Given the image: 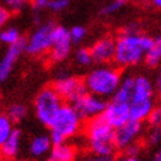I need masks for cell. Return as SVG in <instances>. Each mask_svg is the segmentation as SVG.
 <instances>
[{
	"mask_svg": "<svg viewBox=\"0 0 161 161\" xmlns=\"http://www.w3.org/2000/svg\"><path fill=\"white\" fill-rule=\"evenodd\" d=\"M155 38L142 33H122L115 39L114 62L119 67H134L146 59V55L153 46Z\"/></svg>",
	"mask_w": 161,
	"mask_h": 161,
	"instance_id": "obj_1",
	"label": "cell"
},
{
	"mask_svg": "<svg viewBox=\"0 0 161 161\" xmlns=\"http://www.w3.org/2000/svg\"><path fill=\"white\" fill-rule=\"evenodd\" d=\"M114 136L115 128L106 122L102 114L89 119L85 125V138L88 142V148L92 153L113 156L117 149Z\"/></svg>",
	"mask_w": 161,
	"mask_h": 161,
	"instance_id": "obj_2",
	"label": "cell"
},
{
	"mask_svg": "<svg viewBox=\"0 0 161 161\" xmlns=\"http://www.w3.org/2000/svg\"><path fill=\"white\" fill-rule=\"evenodd\" d=\"M119 69L108 64H100L86 74L84 83L89 93L101 98L113 97L122 83Z\"/></svg>",
	"mask_w": 161,
	"mask_h": 161,
	"instance_id": "obj_3",
	"label": "cell"
},
{
	"mask_svg": "<svg viewBox=\"0 0 161 161\" xmlns=\"http://www.w3.org/2000/svg\"><path fill=\"white\" fill-rule=\"evenodd\" d=\"M81 120L83 118L71 103L63 105L50 127V136L54 146L67 143L68 139L77 135L81 128Z\"/></svg>",
	"mask_w": 161,
	"mask_h": 161,
	"instance_id": "obj_4",
	"label": "cell"
},
{
	"mask_svg": "<svg viewBox=\"0 0 161 161\" xmlns=\"http://www.w3.org/2000/svg\"><path fill=\"white\" fill-rule=\"evenodd\" d=\"M63 105V98L55 88L46 86L37 93L34 98V114L43 126L50 128Z\"/></svg>",
	"mask_w": 161,
	"mask_h": 161,
	"instance_id": "obj_5",
	"label": "cell"
},
{
	"mask_svg": "<svg viewBox=\"0 0 161 161\" xmlns=\"http://www.w3.org/2000/svg\"><path fill=\"white\" fill-rule=\"evenodd\" d=\"M55 24L53 21H46L38 25L29 38H26V49L25 53L30 56H39L51 50L53 46V36Z\"/></svg>",
	"mask_w": 161,
	"mask_h": 161,
	"instance_id": "obj_6",
	"label": "cell"
},
{
	"mask_svg": "<svg viewBox=\"0 0 161 161\" xmlns=\"http://www.w3.org/2000/svg\"><path fill=\"white\" fill-rule=\"evenodd\" d=\"M53 86L60 94V97L66 100L68 103H74L76 100L88 93V89L83 80L69 75L66 71H62L56 76Z\"/></svg>",
	"mask_w": 161,
	"mask_h": 161,
	"instance_id": "obj_7",
	"label": "cell"
},
{
	"mask_svg": "<svg viewBox=\"0 0 161 161\" xmlns=\"http://www.w3.org/2000/svg\"><path fill=\"white\" fill-rule=\"evenodd\" d=\"M72 42L69 30L62 25H56L53 36V46L49 53V58L53 63H62L68 58L72 50Z\"/></svg>",
	"mask_w": 161,
	"mask_h": 161,
	"instance_id": "obj_8",
	"label": "cell"
},
{
	"mask_svg": "<svg viewBox=\"0 0 161 161\" xmlns=\"http://www.w3.org/2000/svg\"><path fill=\"white\" fill-rule=\"evenodd\" d=\"M71 105L76 109L79 115L83 119L89 120L92 118L101 115L105 111L108 102L105 101V98H101L98 96H94L88 92L83 97L76 100L74 103H71Z\"/></svg>",
	"mask_w": 161,
	"mask_h": 161,
	"instance_id": "obj_9",
	"label": "cell"
},
{
	"mask_svg": "<svg viewBox=\"0 0 161 161\" xmlns=\"http://www.w3.org/2000/svg\"><path fill=\"white\" fill-rule=\"evenodd\" d=\"M142 132H143V122L134 119H130L123 126L115 128L114 142L117 149L125 152L134 143H138V139L140 138Z\"/></svg>",
	"mask_w": 161,
	"mask_h": 161,
	"instance_id": "obj_10",
	"label": "cell"
},
{
	"mask_svg": "<svg viewBox=\"0 0 161 161\" xmlns=\"http://www.w3.org/2000/svg\"><path fill=\"white\" fill-rule=\"evenodd\" d=\"M102 117L106 119V122L113 126L114 128H118L120 126H123L131 119L130 114V103H122L117 101H110L105 111L102 113Z\"/></svg>",
	"mask_w": 161,
	"mask_h": 161,
	"instance_id": "obj_11",
	"label": "cell"
},
{
	"mask_svg": "<svg viewBox=\"0 0 161 161\" xmlns=\"http://www.w3.org/2000/svg\"><path fill=\"white\" fill-rule=\"evenodd\" d=\"M25 49H26V38H24V37L17 43L8 46L4 56L2 58V62H0V81H5L8 79L16 62L19 60L20 55L25 51Z\"/></svg>",
	"mask_w": 161,
	"mask_h": 161,
	"instance_id": "obj_12",
	"label": "cell"
},
{
	"mask_svg": "<svg viewBox=\"0 0 161 161\" xmlns=\"http://www.w3.org/2000/svg\"><path fill=\"white\" fill-rule=\"evenodd\" d=\"M91 53L94 63H97L98 66L108 64L115 58V39H113L111 37L100 38L92 45Z\"/></svg>",
	"mask_w": 161,
	"mask_h": 161,
	"instance_id": "obj_13",
	"label": "cell"
},
{
	"mask_svg": "<svg viewBox=\"0 0 161 161\" xmlns=\"http://www.w3.org/2000/svg\"><path fill=\"white\" fill-rule=\"evenodd\" d=\"M54 147L51 136L50 135H37L29 143V155L34 160H41L46 157L49 153H51V149Z\"/></svg>",
	"mask_w": 161,
	"mask_h": 161,
	"instance_id": "obj_14",
	"label": "cell"
},
{
	"mask_svg": "<svg viewBox=\"0 0 161 161\" xmlns=\"http://www.w3.org/2000/svg\"><path fill=\"white\" fill-rule=\"evenodd\" d=\"M22 140V132L19 128H14L11 136L3 144H0V152L4 160H14L20 153Z\"/></svg>",
	"mask_w": 161,
	"mask_h": 161,
	"instance_id": "obj_15",
	"label": "cell"
},
{
	"mask_svg": "<svg viewBox=\"0 0 161 161\" xmlns=\"http://www.w3.org/2000/svg\"><path fill=\"white\" fill-rule=\"evenodd\" d=\"M155 93H156L155 84H153V81H151V79H148L147 76H144V75L135 76L132 100H148V98H153Z\"/></svg>",
	"mask_w": 161,
	"mask_h": 161,
	"instance_id": "obj_16",
	"label": "cell"
},
{
	"mask_svg": "<svg viewBox=\"0 0 161 161\" xmlns=\"http://www.w3.org/2000/svg\"><path fill=\"white\" fill-rule=\"evenodd\" d=\"M155 108L156 106H155L153 98H148V100H132L130 102L131 119L139 120V122L147 120Z\"/></svg>",
	"mask_w": 161,
	"mask_h": 161,
	"instance_id": "obj_17",
	"label": "cell"
},
{
	"mask_svg": "<svg viewBox=\"0 0 161 161\" xmlns=\"http://www.w3.org/2000/svg\"><path fill=\"white\" fill-rule=\"evenodd\" d=\"M134 81H135V77L132 76L123 77L118 91L111 97V100L117 102H122V103H130L132 100V93H134Z\"/></svg>",
	"mask_w": 161,
	"mask_h": 161,
	"instance_id": "obj_18",
	"label": "cell"
},
{
	"mask_svg": "<svg viewBox=\"0 0 161 161\" xmlns=\"http://www.w3.org/2000/svg\"><path fill=\"white\" fill-rule=\"evenodd\" d=\"M50 156L56 158L58 161H76L77 160L75 147L68 143H62V144L54 146Z\"/></svg>",
	"mask_w": 161,
	"mask_h": 161,
	"instance_id": "obj_19",
	"label": "cell"
},
{
	"mask_svg": "<svg viewBox=\"0 0 161 161\" xmlns=\"http://www.w3.org/2000/svg\"><path fill=\"white\" fill-rule=\"evenodd\" d=\"M144 62L149 68H157L161 66V37L155 38L153 46L147 53Z\"/></svg>",
	"mask_w": 161,
	"mask_h": 161,
	"instance_id": "obj_20",
	"label": "cell"
},
{
	"mask_svg": "<svg viewBox=\"0 0 161 161\" xmlns=\"http://www.w3.org/2000/svg\"><path fill=\"white\" fill-rule=\"evenodd\" d=\"M5 114L11 118L13 123H20L21 120H24L28 115V108L22 103H12L9 108L7 109Z\"/></svg>",
	"mask_w": 161,
	"mask_h": 161,
	"instance_id": "obj_21",
	"label": "cell"
},
{
	"mask_svg": "<svg viewBox=\"0 0 161 161\" xmlns=\"http://www.w3.org/2000/svg\"><path fill=\"white\" fill-rule=\"evenodd\" d=\"M21 38L22 37L20 34L19 29H16L13 26L4 28L2 31H0V41H2L4 45H7V46H12L14 43H17Z\"/></svg>",
	"mask_w": 161,
	"mask_h": 161,
	"instance_id": "obj_22",
	"label": "cell"
},
{
	"mask_svg": "<svg viewBox=\"0 0 161 161\" xmlns=\"http://www.w3.org/2000/svg\"><path fill=\"white\" fill-rule=\"evenodd\" d=\"M13 122L7 114L0 115V144H3L13 132Z\"/></svg>",
	"mask_w": 161,
	"mask_h": 161,
	"instance_id": "obj_23",
	"label": "cell"
},
{
	"mask_svg": "<svg viewBox=\"0 0 161 161\" xmlns=\"http://www.w3.org/2000/svg\"><path fill=\"white\" fill-rule=\"evenodd\" d=\"M75 60L79 66H81V67H89L92 63H94L91 49H86V47H79L76 50Z\"/></svg>",
	"mask_w": 161,
	"mask_h": 161,
	"instance_id": "obj_24",
	"label": "cell"
},
{
	"mask_svg": "<svg viewBox=\"0 0 161 161\" xmlns=\"http://www.w3.org/2000/svg\"><path fill=\"white\" fill-rule=\"evenodd\" d=\"M69 34H71V39H72V42H74V45H79V43H81L83 39L85 38L86 29L84 26L76 25L69 29Z\"/></svg>",
	"mask_w": 161,
	"mask_h": 161,
	"instance_id": "obj_25",
	"label": "cell"
},
{
	"mask_svg": "<svg viewBox=\"0 0 161 161\" xmlns=\"http://www.w3.org/2000/svg\"><path fill=\"white\" fill-rule=\"evenodd\" d=\"M28 0H4V5L13 13L21 12L26 7Z\"/></svg>",
	"mask_w": 161,
	"mask_h": 161,
	"instance_id": "obj_26",
	"label": "cell"
},
{
	"mask_svg": "<svg viewBox=\"0 0 161 161\" xmlns=\"http://www.w3.org/2000/svg\"><path fill=\"white\" fill-rule=\"evenodd\" d=\"M68 4H69L68 0H51L47 8L54 13H59V12H63L68 7Z\"/></svg>",
	"mask_w": 161,
	"mask_h": 161,
	"instance_id": "obj_27",
	"label": "cell"
},
{
	"mask_svg": "<svg viewBox=\"0 0 161 161\" xmlns=\"http://www.w3.org/2000/svg\"><path fill=\"white\" fill-rule=\"evenodd\" d=\"M147 140H148V143L151 144V146H157V144L161 143V126L152 127V130L148 134Z\"/></svg>",
	"mask_w": 161,
	"mask_h": 161,
	"instance_id": "obj_28",
	"label": "cell"
},
{
	"mask_svg": "<svg viewBox=\"0 0 161 161\" xmlns=\"http://www.w3.org/2000/svg\"><path fill=\"white\" fill-rule=\"evenodd\" d=\"M147 122L152 127H158L161 126V106H157L153 109V111L151 113V115L148 117Z\"/></svg>",
	"mask_w": 161,
	"mask_h": 161,
	"instance_id": "obj_29",
	"label": "cell"
},
{
	"mask_svg": "<svg viewBox=\"0 0 161 161\" xmlns=\"http://www.w3.org/2000/svg\"><path fill=\"white\" fill-rule=\"evenodd\" d=\"M76 161H115L113 158V156H101V155H96V153H88L84 155L80 158H77Z\"/></svg>",
	"mask_w": 161,
	"mask_h": 161,
	"instance_id": "obj_30",
	"label": "cell"
},
{
	"mask_svg": "<svg viewBox=\"0 0 161 161\" xmlns=\"http://www.w3.org/2000/svg\"><path fill=\"white\" fill-rule=\"evenodd\" d=\"M122 3H118L115 2V0H113L111 3H109L108 5H105L102 8V11H101V14L103 16H110V14H114L115 12H118L120 8H122Z\"/></svg>",
	"mask_w": 161,
	"mask_h": 161,
	"instance_id": "obj_31",
	"label": "cell"
},
{
	"mask_svg": "<svg viewBox=\"0 0 161 161\" xmlns=\"http://www.w3.org/2000/svg\"><path fill=\"white\" fill-rule=\"evenodd\" d=\"M11 13L12 12L8 9L7 7H2V8H0V25H5V24L9 21Z\"/></svg>",
	"mask_w": 161,
	"mask_h": 161,
	"instance_id": "obj_32",
	"label": "cell"
},
{
	"mask_svg": "<svg viewBox=\"0 0 161 161\" xmlns=\"http://www.w3.org/2000/svg\"><path fill=\"white\" fill-rule=\"evenodd\" d=\"M139 152H140V144L139 143H134L132 146H130L125 151V155H127V156H138Z\"/></svg>",
	"mask_w": 161,
	"mask_h": 161,
	"instance_id": "obj_33",
	"label": "cell"
},
{
	"mask_svg": "<svg viewBox=\"0 0 161 161\" xmlns=\"http://www.w3.org/2000/svg\"><path fill=\"white\" fill-rule=\"evenodd\" d=\"M51 0H33V8H34V12H39L43 8L49 7V3Z\"/></svg>",
	"mask_w": 161,
	"mask_h": 161,
	"instance_id": "obj_34",
	"label": "cell"
},
{
	"mask_svg": "<svg viewBox=\"0 0 161 161\" xmlns=\"http://www.w3.org/2000/svg\"><path fill=\"white\" fill-rule=\"evenodd\" d=\"M153 84H155V91H156V94L161 97V67L158 68L157 74H156V76H155Z\"/></svg>",
	"mask_w": 161,
	"mask_h": 161,
	"instance_id": "obj_35",
	"label": "cell"
},
{
	"mask_svg": "<svg viewBox=\"0 0 161 161\" xmlns=\"http://www.w3.org/2000/svg\"><path fill=\"white\" fill-rule=\"evenodd\" d=\"M115 161H142V160H139L138 156H127V155H125L123 157H120V158H118Z\"/></svg>",
	"mask_w": 161,
	"mask_h": 161,
	"instance_id": "obj_36",
	"label": "cell"
},
{
	"mask_svg": "<svg viewBox=\"0 0 161 161\" xmlns=\"http://www.w3.org/2000/svg\"><path fill=\"white\" fill-rule=\"evenodd\" d=\"M152 161H161V148L153 155V157H152Z\"/></svg>",
	"mask_w": 161,
	"mask_h": 161,
	"instance_id": "obj_37",
	"label": "cell"
},
{
	"mask_svg": "<svg viewBox=\"0 0 161 161\" xmlns=\"http://www.w3.org/2000/svg\"><path fill=\"white\" fill-rule=\"evenodd\" d=\"M149 2L153 4L156 8H158V9H161V0H149Z\"/></svg>",
	"mask_w": 161,
	"mask_h": 161,
	"instance_id": "obj_38",
	"label": "cell"
},
{
	"mask_svg": "<svg viewBox=\"0 0 161 161\" xmlns=\"http://www.w3.org/2000/svg\"><path fill=\"white\" fill-rule=\"evenodd\" d=\"M43 161H58V160H56V158H54V157H51V156H50V157H47V158H45Z\"/></svg>",
	"mask_w": 161,
	"mask_h": 161,
	"instance_id": "obj_39",
	"label": "cell"
},
{
	"mask_svg": "<svg viewBox=\"0 0 161 161\" xmlns=\"http://www.w3.org/2000/svg\"><path fill=\"white\" fill-rule=\"evenodd\" d=\"M135 2H138V3H146V2H149V0H135Z\"/></svg>",
	"mask_w": 161,
	"mask_h": 161,
	"instance_id": "obj_40",
	"label": "cell"
},
{
	"mask_svg": "<svg viewBox=\"0 0 161 161\" xmlns=\"http://www.w3.org/2000/svg\"><path fill=\"white\" fill-rule=\"evenodd\" d=\"M115 2H118V3H122V4H125L127 0H115Z\"/></svg>",
	"mask_w": 161,
	"mask_h": 161,
	"instance_id": "obj_41",
	"label": "cell"
},
{
	"mask_svg": "<svg viewBox=\"0 0 161 161\" xmlns=\"http://www.w3.org/2000/svg\"><path fill=\"white\" fill-rule=\"evenodd\" d=\"M3 161H19V160H16V158H14V160H3Z\"/></svg>",
	"mask_w": 161,
	"mask_h": 161,
	"instance_id": "obj_42",
	"label": "cell"
}]
</instances>
